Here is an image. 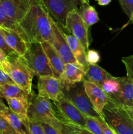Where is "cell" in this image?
I'll return each mask as SVG.
<instances>
[{
  "mask_svg": "<svg viewBox=\"0 0 133 134\" xmlns=\"http://www.w3.org/2000/svg\"><path fill=\"white\" fill-rule=\"evenodd\" d=\"M53 20L40 0H31L28 11L16 30L27 43L50 42Z\"/></svg>",
  "mask_w": 133,
  "mask_h": 134,
  "instance_id": "6da1fadb",
  "label": "cell"
},
{
  "mask_svg": "<svg viewBox=\"0 0 133 134\" xmlns=\"http://www.w3.org/2000/svg\"><path fill=\"white\" fill-rule=\"evenodd\" d=\"M27 116L29 121L45 122L64 134H74L81 127L66 124L61 119L52 101L31 92L28 99Z\"/></svg>",
  "mask_w": 133,
  "mask_h": 134,
  "instance_id": "7a4b0ae2",
  "label": "cell"
},
{
  "mask_svg": "<svg viewBox=\"0 0 133 134\" xmlns=\"http://www.w3.org/2000/svg\"><path fill=\"white\" fill-rule=\"evenodd\" d=\"M1 68L7 73L14 84L30 94L34 75L24 56L14 51L6 56L1 65Z\"/></svg>",
  "mask_w": 133,
  "mask_h": 134,
  "instance_id": "3957f363",
  "label": "cell"
},
{
  "mask_svg": "<svg viewBox=\"0 0 133 134\" xmlns=\"http://www.w3.org/2000/svg\"><path fill=\"white\" fill-rule=\"evenodd\" d=\"M101 116L117 134H133V121L123 105L108 101Z\"/></svg>",
  "mask_w": 133,
  "mask_h": 134,
  "instance_id": "277c9868",
  "label": "cell"
},
{
  "mask_svg": "<svg viewBox=\"0 0 133 134\" xmlns=\"http://www.w3.org/2000/svg\"><path fill=\"white\" fill-rule=\"evenodd\" d=\"M63 92L65 98L73 103L85 116L102 119L89 99L85 90L83 81L67 86L63 85Z\"/></svg>",
  "mask_w": 133,
  "mask_h": 134,
  "instance_id": "5b68a950",
  "label": "cell"
},
{
  "mask_svg": "<svg viewBox=\"0 0 133 134\" xmlns=\"http://www.w3.org/2000/svg\"><path fill=\"white\" fill-rule=\"evenodd\" d=\"M49 13L51 18L62 30L66 29V18L68 14L79 10L81 0H40Z\"/></svg>",
  "mask_w": 133,
  "mask_h": 134,
  "instance_id": "8992f818",
  "label": "cell"
},
{
  "mask_svg": "<svg viewBox=\"0 0 133 134\" xmlns=\"http://www.w3.org/2000/svg\"><path fill=\"white\" fill-rule=\"evenodd\" d=\"M24 57L34 75L38 77L41 76H53V71L48 62L41 43H29Z\"/></svg>",
  "mask_w": 133,
  "mask_h": 134,
  "instance_id": "52a82bcc",
  "label": "cell"
},
{
  "mask_svg": "<svg viewBox=\"0 0 133 134\" xmlns=\"http://www.w3.org/2000/svg\"><path fill=\"white\" fill-rule=\"evenodd\" d=\"M38 94L52 102H58L65 98L63 85L61 79L54 76H41L38 77Z\"/></svg>",
  "mask_w": 133,
  "mask_h": 134,
  "instance_id": "ba28073f",
  "label": "cell"
},
{
  "mask_svg": "<svg viewBox=\"0 0 133 134\" xmlns=\"http://www.w3.org/2000/svg\"><path fill=\"white\" fill-rule=\"evenodd\" d=\"M53 102L65 123L86 128V116L69 99L65 98L58 102Z\"/></svg>",
  "mask_w": 133,
  "mask_h": 134,
  "instance_id": "9c48e42d",
  "label": "cell"
},
{
  "mask_svg": "<svg viewBox=\"0 0 133 134\" xmlns=\"http://www.w3.org/2000/svg\"><path fill=\"white\" fill-rule=\"evenodd\" d=\"M66 29L82 43L87 52L89 46L88 27L85 24L78 10H73L68 14L66 18Z\"/></svg>",
  "mask_w": 133,
  "mask_h": 134,
  "instance_id": "30bf717a",
  "label": "cell"
},
{
  "mask_svg": "<svg viewBox=\"0 0 133 134\" xmlns=\"http://www.w3.org/2000/svg\"><path fill=\"white\" fill-rule=\"evenodd\" d=\"M50 43L58 52L65 64L77 62L66 39L64 37L61 28L54 21L53 22V34Z\"/></svg>",
  "mask_w": 133,
  "mask_h": 134,
  "instance_id": "8fae6325",
  "label": "cell"
},
{
  "mask_svg": "<svg viewBox=\"0 0 133 134\" xmlns=\"http://www.w3.org/2000/svg\"><path fill=\"white\" fill-rule=\"evenodd\" d=\"M31 0H1L0 5L10 18L19 23L28 11Z\"/></svg>",
  "mask_w": 133,
  "mask_h": 134,
  "instance_id": "7c38bea8",
  "label": "cell"
},
{
  "mask_svg": "<svg viewBox=\"0 0 133 134\" xmlns=\"http://www.w3.org/2000/svg\"><path fill=\"white\" fill-rule=\"evenodd\" d=\"M85 90L94 109L101 115L104 107L108 102V96L100 86L83 79Z\"/></svg>",
  "mask_w": 133,
  "mask_h": 134,
  "instance_id": "4fadbf2b",
  "label": "cell"
},
{
  "mask_svg": "<svg viewBox=\"0 0 133 134\" xmlns=\"http://www.w3.org/2000/svg\"><path fill=\"white\" fill-rule=\"evenodd\" d=\"M119 78V90L116 94L108 96V101L121 105H133V81L127 77Z\"/></svg>",
  "mask_w": 133,
  "mask_h": 134,
  "instance_id": "5bb4252c",
  "label": "cell"
},
{
  "mask_svg": "<svg viewBox=\"0 0 133 134\" xmlns=\"http://www.w3.org/2000/svg\"><path fill=\"white\" fill-rule=\"evenodd\" d=\"M1 30L7 45L13 51L20 56H24L28 49L29 43L23 39L16 29L1 27Z\"/></svg>",
  "mask_w": 133,
  "mask_h": 134,
  "instance_id": "9a60e30c",
  "label": "cell"
},
{
  "mask_svg": "<svg viewBox=\"0 0 133 134\" xmlns=\"http://www.w3.org/2000/svg\"><path fill=\"white\" fill-rule=\"evenodd\" d=\"M85 77V68L79 63H67L60 79L64 86L71 85L83 81Z\"/></svg>",
  "mask_w": 133,
  "mask_h": 134,
  "instance_id": "2e32d148",
  "label": "cell"
},
{
  "mask_svg": "<svg viewBox=\"0 0 133 134\" xmlns=\"http://www.w3.org/2000/svg\"><path fill=\"white\" fill-rule=\"evenodd\" d=\"M41 44L53 71V76L60 79L65 68V62L50 42L44 41Z\"/></svg>",
  "mask_w": 133,
  "mask_h": 134,
  "instance_id": "e0dca14e",
  "label": "cell"
},
{
  "mask_svg": "<svg viewBox=\"0 0 133 134\" xmlns=\"http://www.w3.org/2000/svg\"><path fill=\"white\" fill-rule=\"evenodd\" d=\"M9 109L16 114L23 121L29 133V120L27 116L28 111V99L21 98H6Z\"/></svg>",
  "mask_w": 133,
  "mask_h": 134,
  "instance_id": "ac0fdd59",
  "label": "cell"
},
{
  "mask_svg": "<svg viewBox=\"0 0 133 134\" xmlns=\"http://www.w3.org/2000/svg\"><path fill=\"white\" fill-rule=\"evenodd\" d=\"M61 31L77 62L83 65L86 69L88 65V64L86 61V51L82 43L72 34H66L62 29Z\"/></svg>",
  "mask_w": 133,
  "mask_h": 134,
  "instance_id": "d6986e66",
  "label": "cell"
},
{
  "mask_svg": "<svg viewBox=\"0 0 133 134\" xmlns=\"http://www.w3.org/2000/svg\"><path fill=\"white\" fill-rule=\"evenodd\" d=\"M110 75L109 73L99 65L89 64L85 69L84 80L90 81L102 88L103 82Z\"/></svg>",
  "mask_w": 133,
  "mask_h": 134,
  "instance_id": "ffe728a7",
  "label": "cell"
},
{
  "mask_svg": "<svg viewBox=\"0 0 133 134\" xmlns=\"http://www.w3.org/2000/svg\"><path fill=\"white\" fill-rule=\"evenodd\" d=\"M0 115L3 116L7 121L9 123L12 128L18 134H29L28 131L22 119L9 109L0 111Z\"/></svg>",
  "mask_w": 133,
  "mask_h": 134,
  "instance_id": "44dd1931",
  "label": "cell"
},
{
  "mask_svg": "<svg viewBox=\"0 0 133 134\" xmlns=\"http://www.w3.org/2000/svg\"><path fill=\"white\" fill-rule=\"evenodd\" d=\"M30 94L21 88L16 84H5L0 85V96L3 98H21L28 99Z\"/></svg>",
  "mask_w": 133,
  "mask_h": 134,
  "instance_id": "7402d4cb",
  "label": "cell"
},
{
  "mask_svg": "<svg viewBox=\"0 0 133 134\" xmlns=\"http://www.w3.org/2000/svg\"><path fill=\"white\" fill-rule=\"evenodd\" d=\"M78 11L85 24L88 28L99 21L97 12L93 7L89 5V3H82Z\"/></svg>",
  "mask_w": 133,
  "mask_h": 134,
  "instance_id": "603a6c76",
  "label": "cell"
},
{
  "mask_svg": "<svg viewBox=\"0 0 133 134\" xmlns=\"http://www.w3.org/2000/svg\"><path fill=\"white\" fill-rule=\"evenodd\" d=\"M102 88L108 96L116 94L120 88L119 78L115 77L111 75L103 82Z\"/></svg>",
  "mask_w": 133,
  "mask_h": 134,
  "instance_id": "cb8c5ba5",
  "label": "cell"
},
{
  "mask_svg": "<svg viewBox=\"0 0 133 134\" xmlns=\"http://www.w3.org/2000/svg\"><path fill=\"white\" fill-rule=\"evenodd\" d=\"M18 23L10 18L0 5V26L7 28L16 29Z\"/></svg>",
  "mask_w": 133,
  "mask_h": 134,
  "instance_id": "d4e9b609",
  "label": "cell"
},
{
  "mask_svg": "<svg viewBox=\"0 0 133 134\" xmlns=\"http://www.w3.org/2000/svg\"><path fill=\"white\" fill-rule=\"evenodd\" d=\"M98 119H99L86 116V129L93 134H102Z\"/></svg>",
  "mask_w": 133,
  "mask_h": 134,
  "instance_id": "484cf974",
  "label": "cell"
},
{
  "mask_svg": "<svg viewBox=\"0 0 133 134\" xmlns=\"http://www.w3.org/2000/svg\"><path fill=\"white\" fill-rule=\"evenodd\" d=\"M122 62L126 71V77L133 81V55L123 57Z\"/></svg>",
  "mask_w": 133,
  "mask_h": 134,
  "instance_id": "4316f807",
  "label": "cell"
},
{
  "mask_svg": "<svg viewBox=\"0 0 133 134\" xmlns=\"http://www.w3.org/2000/svg\"><path fill=\"white\" fill-rule=\"evenodd\" d=\"M0 133L1 134H18L12 128L6 119L0 115Z\"/></svg>",
  "mask_w": 133,
  "mask_h": 134,
  "instance_id": "83f0119b",
  "label": "cell"
},
{
  "mask_svg": "<svg viewBox=\"0 0 133 134\" xmlns=\"http://www.w3.org/2000/svg\"><path fill=\"white\" fill-rule=\"evenodd\" d=\"M100 56L99 52L95 50L88 49L86 52V61L88 65L96 64L100 61Z\"/></svg>",
  "mask_w": 133,
  "mask_h": 134,
  "instance_id": "f1b7e54d",
  "label": "cell"
},
{
  "mask_svg": "<svg viewBox=\"0 0 133 134\" xmlns=\"http://www.w3.org/2000/svg\"><path fill=\"white\" fill-rule=\"evenodd\" d=\"M123 10L129 18L133 12V0H119Z\"/></svg>",
  "mask_w": 133,
  "mask_h": 134,
  "instance_id": "f546056e",
  "label": "cell"
},
{
  "mask_svg": "<svg viewBox=\"0 0 133 134\" xmlns=\"http://www.w3.org/2000/svg\"><path fill=\"white\" fill-rule=\"evenodd\" d=\"M29 134H45L41 124L39 122L29 121Z\"/></svg>",
  "mask_w": 133,
  "mask_h": 134,
  "instance_id": "4dcf8cb0",
  "label": "cell"
},
{
  "mask_svg": "<svg viewBox=\"0 0 133 134\" xmlns=\"http://www.w3.org/2000/svg\"><path fill=\"white\" fill-rule=\"evenodd\" d=\"M45 134H64L61 131L45 122H40Z\"/></svg>",
  "mask_w": 133,
  "mask_h": 134,
  "instance_id": "1f68e13d",
  "label": "cell"
},
{
  "mask_svg": "<svg viewBox=\"0 0 133 134\" xmlns=\"http://www.w3.org/2000/svg\"><path fill=\"white\" fill-rule=\"evenodd\" d=\"M0 48L5 52V54L6 55L9 54L13 52V50L7 45V44L5 42L3 35V33L1 30V27H0Z\"/></svg>",
  "mask_w": 133,
  "mask_h": 134,
  "instance_id": "d6a6232c",
  "label": "cell"
},
{
  "mask_svg": "<svg viewBox=\"0 0 133 134\" xmlns=\"http://www.w3.org/2000/svg\"><path fill=\"white\" fill-rule=\"evenodd\" d=\"M5 84H14L9 75L0 67V85Z\"/></svg>",
  "mask_w": 133,
  "mask_h": 134,
  "instance_id": "836d02e7",
  "label": "cell"
},
{
  "mask_svg": "<svg viewBox=\"0 0 133 134\" xmlns=\"http://www.w3.org/2000/svg\"><path fill=\"white\" fill-rule=\"evenodd\" d=\"M99 124L102 130V134H117L108 124L102 120V119H98Z\"/></svg>",
  "mask_w": 133,
  "mask_h": 134,
  "instance_id": "e575fe53",
  "label": "cell"
},
{
  "mask_svg": "<svg viewBox=\"0 0 133 134\" xmlns=\"http://www.w3.org/2000/svg\"><path fill=\"white\" fill-rule=\"evenodd\" d=\"M129 116L133 121V105H123Z\"/></svg>",
  "mask_w": 133,
  "mask_h": 134,
  "instance_id": "d590c367",
  "label": "cell"
},
{
  "mask_svg": "<svg viewBox=\"0 0 133 134\" xmlns=\"http://www.w3.org/2000/svg\"><path fill=\"white\" fill-rule=\"evenodd\" d=\"M74 134H93L89 131L87 130L86 128H78L75 131Z\"/></svg>",
  "mask_w": 133,
  "mask_h": 134,
  "instance_id": "8d00e7d4",
  "label": "cell"
},
{
  "mask_svg": "<svg viewBox=\"0 0 133 134\" xmlns=\"http://www.w3.org/2000/svg\"><path fill=\"white\" fill-rule=\"evenodd\" d=\"M96 1H97L99 5L105 6V5H108L112 1V0H96Z\"/></svg>",
  "mask_w": 133,
  "mask_h": 134,
  "instance_id": "74e56055",
  "label": "cell"
},
{
  "mask_svg": "<svg viewBox=\"0 0 133 134\" xmlns=\"http://www.w3.org/2000/svg\"><path fill=\"white\" fill-rule=\"evenodd\" d=\"M6 56L7 55L5 54V52H4L0 48V66H1V64L3 62L4 60H5V58H6Z\"/></svg>",
  "mask_w": 133,
  "mask_h": 134,
  "instance_id": "f35d334b",
  "label": "cell"
},
{
  "mask_svg": "<svg viewBox=\"0 0 133 134\" xmlns=\"http://www.w3.org/2000/svg\"><path fill=\"white\" fill-rule=\"evenodd\" d=\"M2 97L0 96V111H3V110L6 109L7 108H8L7 106L4 103L2 99Z\"/></svg>",
  "mask_w": 133,
  "mask_h": 134,
  "instance_id": "ab89813d",
  "label": "cell"
},
{
  "mask_svg": "<svg viewBox=\"0 0 133 134\" xmlns=\"http://www.w3.org/2000/svg\"><path fill=\"white\" fill-rule=\"evenodd\" d=\"M81 1H82L83 3H89V0H81Z\"/></svg>",
  "mask_w": 133,
  "mask_h": 134,
  "instance_id": "60d3db41",
  "label": "cell"
},
{
  "mask_svg": "<svg viewBox=\"0 0 133 134\" xmlns=\"http://www.w3.org/2000/svg\"><path fill=\"white\" fill-rule=\"evenodd\" d=\"M130 21H131V22H132V24H133V12H132V13L131 16H130Z\"/></svg>",
  "mask_w": 133,
  "mask_h": 134,
  "instance_id": "b9f144b4",
  "label": "cell"
},
{
  "mask_svg": "<svg viewBox=\"0 0 133 134\" xmlns=\"http://www.w3.org/2000/svg\"><path fill=\"white\" fill-rule=\"evenodd\" d=\"M0 134H1V133H0Z\"/></svg>",
  "mask_w": 133,
  "mask_h": 134,
  "instance_id": "7bdbcfd3",
  "label": "cell"
},
{
  "mask_svg": "<svg viewBox=\"0 0 133 134\" xmlns=\"http://www.w3.org/2000/svg\"><path fill=\"white\" fill-rule=\"evenodd\" d=\"M0 1H1V0H0Z\"/></svg>",
  "mask_w": 133,
  "mask_h": 134,
  "instance_id": "ee69618b",
  "label": "cell"
},
{
  "mask_svg": "<svg viewBox=\"0 0 133 134\" xmlns=\"http://www.w3.org/2000/svg\"><path fill=\"white\" fill-rule=\"evenodd\" d=\"M0 67H1V66H0Z\"/></svg>",
  "mask_w": 133,
  "mask_h": 134,
  "instance_id": "f6af8a7d",
  "label": "cell"
}]
</instances>
